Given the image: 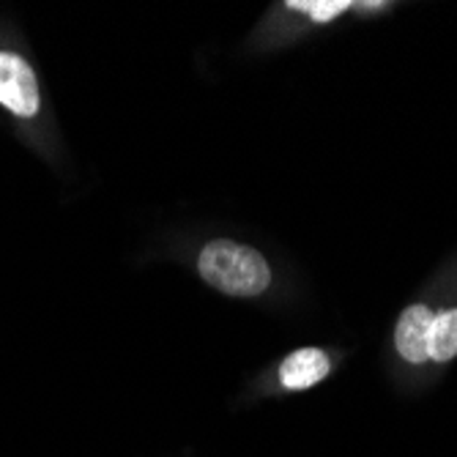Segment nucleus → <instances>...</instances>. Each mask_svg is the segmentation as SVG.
Listing matches in <instances>:
<instances>
[{
    "label": "nucleus",
    "instance_id": "nucleus-4",
    "mask_svg": "<svg viewBox=\"0 0 457 457\" xmlns=\"http://www.w3.org/2000/svg\"><path fill=\"white\" fill-rule=\"evenodd\" d=\"M328 370H331V361L320 348H302V351H294L290 356L282 359L279 384L285 389L302 392V389L320 384L328 376Z\"/></svg>",
    "mask_w": 457,
    "mask_h": 457
},
{
    "label": "nucleus",
    "instance_id": "nucleus-2",
    "mask_svg": "<svg viewBox=\"0 0 457 457\" xmlns=\"http://www.w3.org/2000/svg\"><path fill=\"white\" fill-rule=\"evenodd\" d=\"M38 82L30 63L17 53H0V104L20 118L38 112Z\"/></svg>",
    "mask_w": 457,
    "mask_h": 457
},
{
    "label": "nucleus",
    "instance_id": "nucleus-1",
    "mask_svg": "<svg viewBox=\"0 0 457 457\" xmlns=\"http://www.w3.org/2000/svg\"><path fill=\"white\" fill-rule=\"evenodd\" d=\"M197 271L228 296H258L271 285V269L258 249L228 238L203 246Z\"/></svg>",
    "mask_w": 457,
    "mask_h": 457
},
{
    "label": "nucleus",
    "instance_id": "nucleus-3",
    "mask_svg": "<svg viewBox=\"0 0 457 457\" xmlns=\"http://www.w3.org/2000/svg\"><path fill=\"white\" fill-rule=\"evenodd\" d=\"M433 315L436 312H430L425 304H411L400 315L397 331H395V345L405 361H411V364L428 361V335H430Z\"/></svg>",
    "mask_w": 457,
    "mask_h": 457
},
{
    "label": "nucleus",
    "instance_id": "nucleus-6",
    "mask_svg": "<svg viewBox=\"0 0 457 457\" xmlns=\"http://www.w3.org/2000/svg\"><path fill=\"white\" fill-rule=\"evenodd\" d=\"M287 9L304 12V14H310L315 22H328V20L340 17L343 12H348L351 4H348V0H304V4H299V0H290Z\"/></svg>",
    "mask_w": 457,
    "mask_h": 457
},
{
    "label": "nucleus",
    "instance_id": "nucleus-5",
    "mask_svg": "<svg viewBox=\"0 0 457 457\" xmlns=\"http://www.w3.org/2000/svg\"><path fill=\"white\" fill-rule=\"evenodd\" d=\"M457 356V310H444L433 315L428 335V359L449 361Z\"/></svg>",
    "mask_w": 457,
    "mask_h": 457
}]
</instances>
